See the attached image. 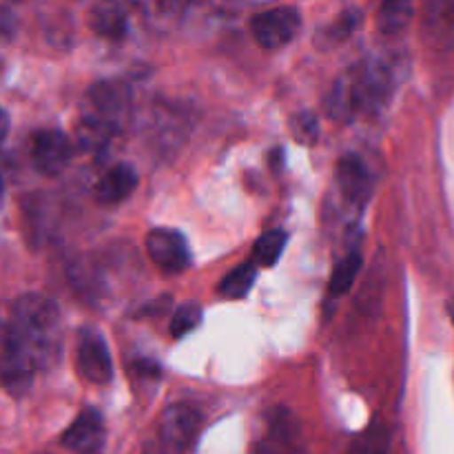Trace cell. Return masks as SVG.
<instances>
[{
  "label": "cell",
  "instance_id": "24",
  "mask_svg": "<svg viewBox=\"0 0 454 454\" xmlns=\"http://www.w3.org/2000/svg\"><path fill=\"white\" fill-rule=\"evenodd\" d=\"M16 29H18L16 13H13L9 7H3V4H0V44L13 40Z\"/></svg>",
  "mask_w": 454,
  "mask_h": 454
},
{
  "label": "cell",
  "instance_id": "16",
  "mask_svg": "<svg viewBox=\"0 0 454 454\" xmlns=\"http://www.w3.org/2000/svg\"><path fill=\"white\" fill-rule=\"evenodd\" d=\"M257 278V266L253 262H247V264H239L238 269L231 270L224 279L217 286V293L226 300H242L251 293L253 284H255Z\"/></svg>",
  "mask_w": 454,
  "mask_h": 454
},
{
  "label": "cell",
  "instance_id": "1",
  "mask_svg": "<svg viewBox=\"0 0 454 454\" xmlns=\"http://www.w3.org/2000/svg\"><path fill=\"white\" fill-rule=\"evenodd\" d=\"M393 89V69L380 58H364L337 78L328 98V115L348 122L357 115L377 114L388 105Z\"/></svg>",
  "mask_w": 454,
  "mask_h": 454
},
{
  "label": "cell",
  "instance_id": "15",
  "mask_svg": "<svg viewBox=\"0 0 454 454\" xmlns=\"http://www.w3.org/2000/svg\"><path fill=\"white\" fill-rule=\"evenodd\" d=\"M393 452V439H390V430L384 424L375 421L368 426L362 434L353 439L346 454H390Z\"/></svg>",
  "mask_w": 454,
  "mask_h": 454
},
{
  "label": "cell",
  "instance_id": "9",
  "mask_svg": "<svg viewBox=\"0 0 454 454\" xmlns=\"http://www.w3.org/2000/svg\"><path fill=\"white\" fill-rule=\"evenodd\" d=\"M31 162L43 176H60L71 162V142L58 129H40L31 140Z\"/></svg>",
  "mask_w": 454,
  "mask_h": 454
},
{
  "label": "cell",
  "instance_id": "17",
  "mask_svg": "<svg viewBox=\"0 0 454 454\" xmlns=\"http://www.w3.org/2000/svg\"><path fill=\"white\" fill-rule=\"evenodd\" d=\"M362 264L364 260L359 253H348V255L335 266V270H333L331 275V282H328V295H331L333 300H340V297H344L346 293L353 288L355 279H357L359 270H362Z\"/></svg>",
  "mask_w": 454,
  "mask_h": 454
},
{
  "label": "cell",
  "instance_id": "10",
  "mask_svg": "<svg viewBox=\"0 0 454 454\" xmlns=\"http://www.w3.org/2000/svg\"><path fill=\"white\" fill-rule=\"evenodd\" d=\"M146 253L167 273H182L191 264L186 238L176 229H153L146 235Z\"/></svg>",
  "mask_w": 454,
  "mask_h": 454
},
{
  "label": "cell",
  "instance_id": "20",
  "mask_svg": "<svg viewBox=\"0 0 454 454\" xmlns=\"http://www.w3.org/2000/svg\"><path fill=\"white\" fill-rule=\"evenodd\" d=\"M411 18H412V4L386 3L381 4L380 13H377V27H380L381 34L393 35V34H399V31L411 22Z\"/></svg>",
  "mask_w": 454,
  "mask_h": 454
},
{
  "label": "cell",
  "instance_id": "28",
  "mask_svg": "<svg viewBox=\"0 0 454 454\" xmlns=\"http://www.w3.org/2000/svg\"><path fill=\"white\" fill-rule=\"evenodd\" d=\"M3 186H4L3 184V176H0V193H3Z\"/></svg>",
  "mask_w": 454,
  "mask_h": 454
},
{
  "label": "cell",
  "instance_id": "7",
  "mask_svg": "<svg viewBox=\"0 0 454 454\" xmlns=\"http://www.w3.org/2000/svg\"><path fill=\"white\" fill-rule=\"evenodd\" d=\"M301 29V13L295 7H273L255 13L251 34L262 49H282L295 40Z\"/></svg>",
  "mask_w": 454,
  "mask_h": 454
},
{
  "label": "cell",
  "instance_id": "22",
  "mask_svg": "<svg viewBox=\"0 0 454 454\" xmlns=\"http://www.w3.org/2000/svg\"><path fill=\"white\" fill-rule=\"evenodd\" d=\"M362 25V12L357 9H346L344 13L337 16V20L324 31V38L328 40V44H340L344 40H348L355 31Z\"/></svg>",
  "mask_w": 454,
  "mask_h": 454
},
{
  "label": "cell",
  "instance_id": "4",
  "mask_svg": "<svg viewBox=\"0 0 454 454\" xmlns=\"http://www.w3.org/2000/svg\"><path fill=\"white\" fill-rule=\"evenodd\" d=\"M251 454H306L300 419L284 406L270 408Z\"/></svg>",
  "mask_w": 454,
  "mask_h": 454
},
{
  "label": "cell",
  "instance_id": "18",
  "mask_svg": "<svg viewBox=\"0 0 454 454\" xmlns=\"http://www.w3.org/2000/svg\"><path fill=\"white\" fill-rule=\"evenodd\" d=\"M428 27L433 38L454 49V3H434L428 7Z\"/></svg>",
  "mask_w": 454,
  "mask_h": 454
},
{
  "label": "cell",
  "instance_id": "12",
  "mask_svg": "<svg viewBox=\"0 0 454 454\" xmlns=\"http://www.w3.org/2000/svg\"><path fill=\"white\" fill-rule=\"evenodd\" d=\"M337 184L346 202L364 207L371 195V173L359 155L348 153L337 162Z\"/></svg>",
  "mask_w": 454,
  "mask_h": 454
},
{
  "label": "cell",
  "instance_id": "6",
  "mask_svg": "<svg viewBox=\"0 0 454 454\" xmlns=\"http://www.w3.org/2000/svg\"><path fill=\"white\" fill-rule=\"evenodd\" d=\"M202 415L189 403H173L160 417L158 448L164 454H186L195 443Z\"/></svg>",
  "mask_w": 454,
  "mask_h": 454
},
{
  "label": "cell",
  "instance_id": "27",
  "mask_svg": "<svg viewBox=\"0 0 454 454\" xmlns=\"http://www.w3.org/2000/svg\"><path fill=\"white\" fill-rule=\"evenodd\" d=\"M450 315H452V322H454V300L450 301Z\"/></svg>",
  "mask_w": 454,
  "mask_h": 454
},
{
  "label": "cell",
  "instance_id": "25",
  "mask_svg": "<svg viewBox=\"0 0 454 454\" xmlns=\"http://www.w3.org/2000/svg\"><path fill=\"white\" fill-rule=\"evenodd\" d=\"M7 133H9V114L0 106V145L4 142Z\"/></svg>",
  "mask_w": 454,
  "mask_h": 454
},
{
  "label": "cell",
  "instance_id": "8",
  "mask_svg": "<svg viewBox=\"0 0 454 454\" xmlns=\"http://www.w3.org/2000/svg\"><path fill=\"white\" fill-rule=\"evenodd\" d=\"M80 375L91 384H106L114 377V362H111L109 346L105 337L93 328H84L78 337V350H75Z\"/></svg>",
  "mask_w": 454,
  "mask_h": 454
},
{
  "label": "cell",
  "instance_id": "26",
  "mask_svg": "<svg viewBox=\"0 0 454 454\" xmlns=\"http://www.w3.org/2000/svg\"><path fill=\"white\" fill-rule=\"evenodd\" d=\"M145 454H164L162 450H160V448L158 446H153V448H149V450H146Z\"/></svg>",
  "mask_w": 454,
  "mask_h": 454
},
{
  "label": "cell",
  "instance_id": "2",
  "mask_svg": "<svg viewBox=\"0 0 454 454\" xmlns=\"http://www.w3.org/2000/svg\"><path fill=\"white\" fill-rule=\"evenodd\" d=\"M58 322H60V310L56 301L38 293L18 297L13 304L12 328L34 350L40 366H47L49 355L53 353V333H56Z\"/></svg>",
  "mask_w": 454,
  "mask_h": 454
},
{
  "label": "cell",
  "instance_id": "21",
  "mask_svg": "<svg viewBox=\"0 0 454 454\" xmlns=\"http://www.w3.org/2000/svg\"><path fill=\"white\" fill-rule=\"evenodd\" d=\"M200 324H202V306H200L198 301H184V304L173 313L168 331H171L173 337L180 340V337H184L186 333L198 328Z\"/></svg>",
  "mask_w": 454,
  "mask_h": 454
},
{
  "label": "cell",
  "instance_id": "3",
  "mask_svg": "<svg viewBox=\"0 0 454 454\" xmlns=\"http://www.w3.org/2000/svg\"><path fill=\"white\" fill-rule=\"evenodd\" d=\"M131 106V91L127 84L118 80H102L96 82L87 93V106L82 109L84 122H91L106 131L109 136H118Z\"/></svg>",
  "mask_w": 454,
  "mask_h": 454
},
{
  "label": "cell",
  "instance_id": "14",
  "mask_svg": "<svg viewBox=\"0 0 454 454\" xmlns=\"http://www.w3.org/2000/svg\"><path fill=\"white\" fill-rule=\"evenodd\" d=\"M89 25L100 38L106 40H122L129 29L127 13L115 3L93 4L91 13H89Z\"/></svg>",
  "mask_w": 454,
  "mask_h": 454
},
{
  "label": "cell",
  "instance_id": "19",
  "mask_svg": "<svg viewBox=\"0 0 454 454\" xmlns=\"http://www.w3.org/2000/svg\"><path fill=\"white\" fill-rule=\"evenodd\" d=\"M288 242L286 231L273 229L269 233H264L262 238H257L255 247H253V260H255V266H264V269H270L275 266V262L279 260V255L284 253Z\"/></svg>",
  "mask_w": 454,
  "mask_h": 454
},
{
  "label": "cell",
  "instance_id": "11",
  "mask_svg": "<svg viewBox=\"0 0 454 454\" xmlns=\"http://www.w3.org/2000/svg\"><path fill=\"white\" fill-rule=\"evenodd\" d=\"M105 442V426H102L100 412L93 408H84L74 424L62 434V443L71 452L96 454Z\"/></svg>",
  "mask_w": 454,
  "mask_h": 454
},
{
  "label": "cell",
  "instance_id": "5",
  "mask_svg": "<svg viewBox=\"0 0 454 454\" xmlns=\"http://www.w3.org/2000/svg\"><path fill=\"white\" fill-rule=\"evenodd\" d=\"M35 368H40V364L34 350L9 326L3 341V350H0V380H3L4 388L16 397L25 395L34 381Z\"/></svg>",
  "mask_w": 454,
  "mask_h": 454
},
{
  "label": "cell",
  "instance_id": "23",
  "mask_svg": "<svg viewBox=\"0 0 454 454\" xmlns=\"http://www.w3.org/2000/svg\"><path fill=\"white\" fill-rule=\"evenodd\" d=\"M288 129H291V136L301 145H315L319 137L317 118L310 111H300L297 115H293Z\"/></svg>",
  "mask_w": 454,
  "mask_h": 454
},
{
  "label": "cell",
  "instance_id": "13",
  "mask_svg": "<svg viewBox=\"0 0 454 454\" xmlns=\"http://www.w3.org/2000/svg\"><path fill=\"white\" fill-rule=\"evenodd\" d=\"M137 173L131 164H115L96 186V198L102 204H118L136 191Z\"/></svg>",
  "mask_w": 454,
  "mask_h": 454
}]
</instances>
